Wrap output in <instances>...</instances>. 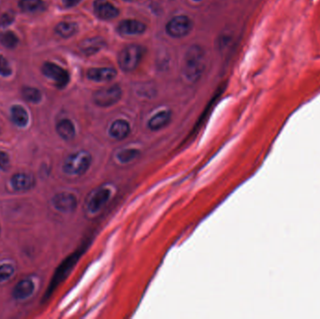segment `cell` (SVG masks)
Returning a JSON list of instances; mask_svg holds the SVG:
<instances>
[{
	"label": "cell",
	"instance_id": "1",
	"mask_svg": "<svg viewBox=\"0 0 320 319\" xmlns=\"http://www.w3.org/2000/svg\"><path fill=\"white\" fill-rule=\"evenodd\" d=\"M205 69V56L200 46H192L184 57L183 74L190 83L200 80Z\"/></svg>",
	"mask_w": 320,
	"mask_h": 319
},
{
	"label": "cell",
	"instance_id": "2",
	"mask_svg": "<svg viewBox=\"0 0 320 319\" xmlns=\"http://www.w3.org/2000/svg\"><path fill=\"white\" fill-rule=\"evenodd\" d=\"M92 160V154L86 150L75 152L64 161V172L70 176H82L89 170Z\"/></svg>",
	"mask_w": 320,
	"mask_h": 319
},
{
	"label": "cell",
	"instance_id": "3",
	"mask_svg": "<svg viewBox=\"0 0 320 319\" xmlns=\"http://www.w3.org/2000/svg\"><path fill=\"white\" fill-rule=\"evenodd\" d=\"M144 54V49L141 45L131 44L126 46L118 56V65L126 72L136 69Z\"/></svg>",
	"mask_w": 320,
	"mask_h": 319
},
{
	"label": "cell",
	"instance_id": "4",
	"mask_svg": "<svg viewBox=\"0 0 320 319\" xmlns=\"http://www.w3.org/2000/svg\"><path fill=\"white\" fill-rule=\"evenodd\" d=\"M123 91L119 86H106L98 89L93 94V101L101 108H108L118 102Z\"/></svg>",
	"mask_w": 320,
	"mask_h": 319
},
{
	"label": "cell",
	"instance_id": "5",
	"mask_svg": "<svg viewBox=\"0 0 320 319\" xmlns=\"http://www.w3.org/2000/svg\"><path fill=\"white\" fill-rule=\"evenodd\" d=\"M193 23L190 18L185 15H179L172 18L167 23V34L174 39H181L190 33Z\"/></svg>",
	"mask_w": 320,
	"mask_h": 319
},
{
	"label": "cell",
	"instance_id": "6",
	"mask_svg": "<svg viewBox=\"0 0 320 319\" xmlns=\"http://www.w3.org/2000/svg\"><path fill=\"white\" fill-rule=\"evenodd\" d=\"M42 73L45 75L47 78L54 81L56 86L59 89L65 88L69 85L70 80L69 72L55 63H44L42 66Z\"/></svg>",
	"mask_w": 320,
	"mask_h": 319
},
{
	"label": "cell",
	"instance_id": "7",
	"mask_svg": "<svg viewBox=\"0 0 320 319\" xmlns=\"http://www.w3.org/2000/svg\"><path fill=\"white\" fill-rule=\"evenodd\" d=\"M52 205L60 212L70 214L74 211L78 205V200L74 194L69 192H61L56 195L52 200Z\"/></svg>",
	"mask_w": 320,
	"mask_h": 319
},
{
	"label": "cell",
	"instance_id": "8",
	"mask_svg": "<svg viewBox=\"0 0 320 319\" xmlns=\"http://www.w3.org/2000/svg\"><path fill=\"white\" fill-rule=\"evenodd\" d=\"M111 195L112 191L109 188H102L98 189L94 194H92L88 200L87 210L91 214H97L109 201Z\"/></svg>",
	"mask_w": 320,
	"mask_h": 319
},
{
	"label": "cell",
	"instance_id": "9",
	"mask_svg": "<svg viewBox=\"0 0 320 319\" xmlns=\"http://www.w3.org/2000/svg\"><path fill=\"white\" fill-rule=\"evenodd\" d=\"M94 12L101 20H112L118 16V9L108 0H95Z\"/></svg>",
	"mask_w": 320,
	"mask_h": 319
},
{
	"label": "cell",
	"instance_id": "10",
	"mask_svg": "<svg viewBox=\"0 0 320 319\" xmlns=\"http://www.w3.org/2000/svg\"><path fill=\"white\" fill-rule=\"evenodd\" d=\"M34 177L29 173L18 172L11 179L12 188L17 192H28L35 187Z\"/></svg>",
	"mask_w": 320,
	"mask_h": 319
},
{
	"label": "cell",
	"instance_id": "11",
	"mask_svg": "<svg viewBox=\"0 0 320 319\" xmlns=\"http://www.w3.org/2000/svg\"><path fill=\"white\" fill-rule=\"evenodd\" d=\"M117 75L116 69L113 68H91L87 70L86 76L89 80L97 83L111 82Z\"/></svg>",
	"mask_w": 320,
	"mask_h": 319
},
{
	"label": "cell",
	"instance_id": "12",
	"mask_svg": "<svg viewBox=\"0 0 320 319\" xmlns=\"http://www.w3.org/2000/svg\"><path fill=\"white\" fill-rule=\"evenodd\" d=\"M35 290L34 282L30 278L20 280L12 291V296L18 301L25 300L33 294Z\"/></svg>",
	"mask_w": 320,
	"mask_h": 319
},
{
	"label": "cell",
	"instance_id": "13",
	"mask_svg": "<svg viewBox=\"0 0 320 319\" xmlns=\"http://www.w3.org/2000/svg\"><path fill=\"white\" fill-rule=\"evenodd\" d=\"M130 131H131L130 125L126 120H115L109 127L110 136L117 141L125 140L126 138L128 137Z\"/></svg>",
	"mask_w": 320,
	"mask_h": 319
},
{
	"label": "cell",
	"instance_id": "14",
	"mask_svg": "<svg viewBox=\"0 0 320 319\" xmlns=\"http://www.w3.org/2000/svg\"><path fill=\"white\" fill-rule=\"evenodd\" d=\"M118 31L123 35L143 34L146 30V25L144 23L133 19H127L122 21L117 26Z\"/></svg>",
	"mask_w": 320,
	"mask_h": 319
},
{
	"label": "cell",
	"instance_id": "15",
	"mask_svg": "<svg viewBox=\"0 0 320 319\" xmlns=\"http://www.w3.org/2000/svg\"><path fill=\"white\" fill-rule=\"evenodd\" d=\"M106 45L105 40L100 37L88 38L83 40L79 45L80 51L86 56H92L97 54Z\"/></svg>",
	"mask_w": 320,
	"mask_h": 319
},
{
	"label": "cell",
	"instance_id": "16",
	"mask_svg": "<svg viewBox=\"0 0 320 319\" xmlns=\"http://www.w3.org/2000/svg\"><path fill=\"white\" fill-rule=\"evenodd\" d=\"M172 120V113L170 111H161L154 114L148 121V127L152 131H158L166 127Z\"/></svg>",
	"mask_w": 320,
	"mask_h": 319
},
{
	"label": "cell",
	"instance_id": "17",
	"mask_svg": "<svg viewBox=\"0 0 320 319\" xmlns=\"http://www.w3.org/2000/svg\"><path fill=\"white\" fill-rule=\"evenodd\" d=\"M57 132L61 139L65 141H71L76 135L74 124L69 119L60 120L57 124Z\"/></svg>",
	"mask_w": 320,
	"mask_h": 319
},
{
	"label": "cell",
	"instance_id": "18",
	"mask_svg": "<svg viewBox=\"0 0 320 319\" xmlns=\"http://www.w3.org/2000/svg\"><path fill=\"white\" fill-rule=\"evenodd\" d=\"M11 114L12 122L19 127H24L29 124V114L22 106L14 105L11 111Z\"/></svg>",
	"mask_w": 320,
	"mask_h": 319
},
{
	"label": "cell",
	"instance_id": "19",
	"mask_svg": "<svg viewBox=\"0 0 320 319\" xmlns=\"http://www.w3.org/2000/svg\"><path fill=\"white\" fill-rule=\"evenodd\" d=\"M19 8L23 12H43L45 10V3L43 0H20L19 1Z\"/></svg>",
	"mask_w": 320,
	"mask_h": 319
},
{
	"label": "cell",
	"instance_id": "20",
	"mask_svg": "<svg viewBox=\"0 0 320 319\" xmlns=\"http://www.w3.org/2000/svg\"><path fill=\"white\" fill-rule=\"evenodd\" d=\"M78 32V24L74 22H61L56 28V33L64 39H69Z\"/></svg>",
	"mask_w": 320,
	"mask_h": 319
},
{
	"label": "cell",
	"instance_id": "21",
	"mask_svg": "<svg viewBox=\"0 0 320 319\" xmlns=\"http://www.w3.org/2000/svg\"><path fill=\"white\" fill-rule=\"evenodd\" d=\"M22 95L26 101L34 103V104L40 102L42 99L41 92L39 89H37L35 87H31V86L23 87L22 89Z\"/></svg>",
	"mask_w": 320,
	"mask_h": 319
},
{
	"label": "cell",
	"instance_id": "22",
	"mask_svg": "<svg viewBox=\"0 0 320 319\" xmlns=\"http://www.w3.org/2000/svg\"><path fill=\"white\" fill-rule=\"evenodd\" d=\"M19 39L15 33L7 30L0 34V43L8 49H13L17 46Z\"/></svg>",
	"mask_w": 320,
	"mask_h": 319
},
{
	"label": "cell",
	"instance_id": "23",
	"mask_svg": "<svg viewBox=\"0 0 320 319\" xmlns=\"http://www.w3.org/2000/svg\"><path fill=\"white\" fill-rule=\"evenodd\" d=\"M139 154H140V151L138 149H124L117 154L116 157L122 164H126V163H129V162H131L132 160L138 157Z\"/></svg>",
	"mask_w": 320,
	"mask_h": 319
},
{
	"label": "cell",
	"instance_id": "24",
	"mask_svg": "<svg viewBox=\"0 0 320 319\" xmlns=\"http://www.w3.org/2000/svg\"><path fill=\"white\" fill-rule=\"evenodd\" d=\"M15 273V268L10 263L0 264V285L7 283Z\"/></svg>",
	"mask_w": 320,
	"mask_h": 319
},
{
	"label": "cell",
	"instance_id": "25",
	"mask_svg": "<svg viewBox=\"0 0 320 319\" xmlns=\"http://www.w3.org/2000/svg\"><path fill=\"white\" fill-rule=\"evenodd\" d=\"M12 74V69L9 61L5 57L0 55V75L3 77H9Z\"/></svg>",
	"mask_w": 320,
	"mask_h": 319
},
{
	"label": "cell",
	"instance_id": "26",
	"mask_svg": "<svg viewBox=\"0 0 320 319\" xmlns=\"http://www.w3.org/2000/svg\"><path fill=\"white\" fill-rule=\"evenodd\" d=\"M15 20V14L12 12H5L0 18V26L7 28L11 25Z\"/></svg>",
	"mask_w": 320,
	"mask_h": 319
},
{
	"label": "cell",
	"instance_id": "27",
	"mask_svg": "<svg viewBox=\"0 0 320 319\" xmlns=\"http://www.w3.org/2000/svg\"><path fill=\"white\" fill-rule=\"evenodd\" d=\"M11 165V160L9 154L0 150V169L2 171H7Z\"/></svg>",
	"mask_w": 320,
	"mask_h": 319
},
{
	"label": "cell",
	"instance_id": "28",
	"mask_svg": "<svg viewBox=\"0 0 320 319\" xmlns=\"http://www.w3.org/2000/svg\"><path fill=\"white\" fill-rule=\"evenodd\" d=\"M82 0H62L64 5L67 8H72V7L77 6L79 3H81Z\"/></svg>",
	"mask_w": 320,
	"mask_h": 319
},
{
	"label": "cell",
	"instance_id": "29",
	"mask_svg": "<svg viewBox=\"0 0 320 319\" xmlns=\"http://www.w3.org/2000/svg\"><path fill=\"white\" fill-rule=\"evenodd\" d=\"M193 1H196V2H199V1H201V0H193Z\"/></svg>",
	"mask_w": 320,
	"mask_h": 319
},
{
	"label": "cell",
	"instance_id": "30",
	"mask_svg": "<svg viewBox=\"0 0 320 319\" xmlns=\"http://www.w3.org/2000/svg\"><path fill=\"white\" fill-rule=\"evenodd\" d=\"M126 1H132V0H126Z\"/></svg>",
	"mask_w": 320,
	"mask_h": 319
}]
</instances>
